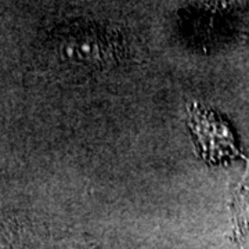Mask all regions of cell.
Segmentation results:
<instances>
[{"instance_id": "cell-1", "label": "cell", "mask_w": 249, "mask_h": 249, "mask_svg": "<svg viewBox=\"0 0 249 249\" xmlns=\"http://www.w3.org/2000/svg\"><path fill=\"white\" fill-rule=\"evenodd\" d=\"M103 47L96 36L89 34L73 35L64 45V55L73 62L90 64L101 58Z\"/></svg>"}, {"instance_id": "cell-2", "label": "cell", "mask_w": 249, "mask_h": 249, "mask_svg": "<svg viewBox=\"0 0 249 249\" xmlns=\"http://www.w3.org/2000/svg\"><path fill=\"white\" fill-rule=\"evenodd\" d=\"M238 217H240L241 229L249 231V190L245 191L240 198V205H238Z\"/></svg>"}]
</instances>
